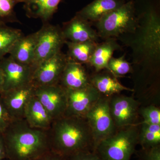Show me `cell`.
I'll list each match as a JSON object with an SVG mask.
<instances>
[{
  "instance_id": "cell-1",
  "label": "cell",
  "mask_w": 160,
  "mask_h": 160,
  "mask_svg": "<svg viewBox=\"0 0 160 160\" xmlns=\"http://www.w3.org/2000/svg\"><path fill=\"white\" fill-rule=\"evenodd\" d=\"M8 160H35L51 151L49 130L13 120L2 134Z\"/></svg>"
},
{
  "instance_id": "cell-2",
  "label": "cell",
  "mask_w": 160,
  "mask_h": 160,
  "mask_svg": "<svg viewBox=\"0 0 160 160\" xmlns=\"http://www.w3.org/2000/svg\"><path fill=\"white\" fill-rule=\"evenodd\" d=\"M49 132L52 151L64 156L94 150L92 133L85 117L64 116L53 120Z\"/></svg>"
},
{
  "instance_id": "cell-3",
  "label": "cell",
  "mask_w": 160,
  "mask_h": 160,
  "mask_svg": "<svg viewBox=\"0 0 160 160\" xmlns=\"http://www.w3.org/2000/svg\"><path fill=\"white\" fill-rule=\"evenodd\" d=\"M93 24L99 38L104 39L134 33L139 27V21L134 0L126 2Z\"/></svg>"
},
{
  "instance_id": "cell-4",
  "label": "cell",
  "mask_w": 160,
  "mask_h": 160,
  "mask_svg": "<svg viewBox=\"0 0 160 160\" xmlns=\"http://www.w3.org/2000/svg\"><path fill=\"white\" fill-rule=\"evenodd\" d=\"M140 124L118 128L101 142L94 152L103 160H130L138 144Z\"/></svg>"
},
{
  "instance_id": "cell-5",
  "label": "cell",
  "mask_w": 160,
  "mask_h": 160,
  "mask_svg": "<svg viewBox=\"0 0 160 160\" xmlns=\"http://www.w3.org/2000/svg\"><path fill=\"white\" fill-rule=\"evenodd\" d=\"M109 100V97L102 96L85 116L94 140L93 151L102 141L117 129L110 114Z\"/></svg>"
},
{
  "instance_id": "cell-6",
  "label": "cell",
  "mask_w": 160,
  "mask_h": 160,
  "mask_svg": "<svg viewBox=\"0 0 160 160\" xmlns=\"http://www.w3.org/2000/svg\"><path fill=\"white\" fill-rule=\"evenodd\" d=\"M38 42L32 67L33 70L43 61L62 51L66 40L59 25L44 23L38 30Z\"/></svg>"
},
{
  "instance_id": "cell-7",
  "label": "cell",
  "mask_w": 160,
  "mask_h": 160,
  "mask_svg": "<svg viewBox=\"0 0 160 160\" xmlns=\"http://www.w3.org/2000/svg\"><path fill=\"white\" fill-rule=\"evenodd\" d=\"M141 103L133 97L120 94L109 97L110 114L117 128L138 125Z\"/></svg>"
},
{
  "instance_id": "cell-8",
  "label": "cell",
  "mask_w": 160,
  "mask_h": 160,
  "mask_svg": "<svg viewBox=\"0 0 160 160\" xmlns=\"http://www.w3.org/2000/svg\"><path fill=\"white\" fill-rule=\"evenodd\" d=\"M68 61L62 51L43 61L33 70L32 83L35 87L58 84Z\"/></svg>"
},
{
  "instance_id": "cell-9",
  "label": "cell",
  "mask_w": 160,
  "mask_h": 160,
  "mask_svg": "<svg viewBox=\"0 0 160 160\" xmlns=\"http://www.w3.org/2000/svg\"><path fill=\"white\" fill-rule=\"evenodd\" d=\"M34 95L53 121L65 115L67 95L66 90L59 84L35 87Z\"/></svg>"
},
{
  "instance_id": "cell-10",
  "label": "cell",
  "mask_w": 160,
  "mask_h": 160,
  "mask_svg": "<svg viewBox=\"0 0 160 160\" xmlns=\"http://www.w3.org/2000/svg\"><path fill=\"white\" fill-rule=\"evenodd\" d=\"M66 90L67 108L64 115L66 116L85 117L89 109L102 96L91 84L81 89Z\"/></svg>"
},
{
  "instance_id": "cell-11",
  "label": "cell",
  "mask_w": 160,
  "mask_h": 160,
  "mask_svg": "<svg viewBox=\"0 0 160 160\" xmlns=\"http://www.w3.org/2000/svg\"><path fill=\"white\" fill-rule=\"evenodd\" d=\"M4 84L3 92L32 83L33 70L31 66L18 62L10 57L0 59Z\"/></svg>"
},
{
  "instance_id": "cell-12",
  "label": "cell",
  "mask_w": 160,
  "mask_h": 160,
  "mask_svg": "<svg viewBox=\"0 0 160 160\" xmlns=\"http://www.w3.org/2000/svg\"><path fill=\"white\" fill-rule=\"evenodd\" d=\"M32 83L9 91L3 92L2 98L12 120L24 118V111L30 99L34 95Z\"/></svg>"
},
{
  "instance_id": "cell-13",
  "label": "cell",
  "mask_w": 160,
  "mask_h": 160,
  "mask_svg": "<svg viewBox=\"0 0 160 160\" xmlns=\"http://www.w3.org/2000/svg\"><path fill=\"white\" fill-rule=\"evenodd\" d=\"M91 24L75 14L69 21L63 23L61 29L63 36L66 41L72 42H83L89 41L98 42L100 38Z\"/></svg>"
},
{
  "instance_id": "cell-14",
  "label": "cell",
  "mask_w": 160,
  "mask_h": 160,
  "mask_svg": "<svg viewBox=\"0 0 160 160\" xmlns=\"http://www.w3.org/2000/svg\"><path fill=\"white\" fill-rule=\"evenodd\" d=\"M58 84L66 90L81 89L91 84L90 75L84 65L68 58Z\"/></svg>"
},
{
  "instance_id": "cell-15",
  "label": "cell",
  "mask_w": 160,
  "mask_h": 160,
  "mask_svg": "<svg viewBox=\"0 0 160 160\" xmlns=\"http://www.w3.org/2000/svg\"><path fill=\"white\" fill-rule=\"evenodd\" d=\"M90 83L102 96L110 97L123 91L134 92V89L123 86L118 78L108 70L95 72L90 75Z\"/></svg>"
},
{
  "instance_id": "cell-16",
  "label": "cell",
  "mask_w": 160,
  "mask_h": 160,
  "mask_svg": "<svg viewBox=\"0 0 160 160\" xmlns=\"http://www.w3.org/2000/svg\"><path fill=\"white\" fill-rule=\"evenodd\" d=\"M62 0H20L29 18L39 19L44 23L49 22L58 11Z\"/></svg>"
},
{
  "instance_id": "cell-17",
  "label": "cell",
  "mask_w": 160,
  "mask_h": 160,
  "mask_svg": "<svg viewBox=\"0 0 160 160\" xmlns=\"http://www.w3.org/2000/svg\"><path fill=\"white\" fill-rule=\"evenodd\" d=\"M38 34V30L27 36L24 35L15 44L9 52V57L18 62L32 67Z\"/></svg>"
},
{
  "instance_id": "cell-18",
  "label": "cell",
  "mask_w": 160,
  "mask_h": 160,
  "mask_svg": "<svg viewBox=\"0 0 160 160\" xmlns=\"http://www.w3.org/2000/svg\"><path fill=\"white\" fill-rule=\"evenodd\" d=\"M24 119L32 127L49 130L53 120L38 98L33 96L26 105Z\"/></svg>"
},
{
  "instance_id": "cell-19",
  "label": "cell",
  "mask_w": 160,
  "mask_h": 160,
  "mask_svg": "<svg viewBox=\"0 0 160 160\" xmlns=\"http://www.w3.org/2000/svg\"><path fill=\"white\" fill-rule=\"evenodd\" d=\"M126 2L125 0H93L77 12L76 15L93 24L105 15L119 8Z\"/></svg>"
},
{
  "instance_id": "cell-20",
  "label": "cell",
  "mask_w": 160,
  "mask_h": 160,
  "mask_svg": "<svg viewBox=\"0 0 160 160\" xmlns=\"http://www.w3.org/2000/svg\"><path fill=\"white\" fill-rule=\"evenodd\" d=\"M121 46L115 38H109L101 43H98L88 65L94 69L95 72L106 69L114 52L120 50Z\"/></svg>"
},
{
  "instance_id": "cell-21",
  "label": "cell",
  "mask_w": 160,
  "mask_h": 160,
  "mask_svg": "<svg viewBox=\"0 0 160 160\" xmlns=\"http://www.w3.org/2000/svg\"><path fill=\"white\" fill-rule=\"evenodd\" d=\"M98 43L90 41L78 43L66 41L65 44L68 48L66 55L73 62L88 65Z\"/></svg>"
},
{
  "instance_id": "cell-22",
  "label": "cell",
  "mask_w": 160,
  "mask_h": 160,
  "mask_svg": "<svg viewBox=\"0 0 160 160\" xmlns=\"http://www.w3.org/2000/svg\"><path fill=\"white\" fill-rule=\"evenodd\" d=\"M138 144L142 149L160 146V125L140 123Z\"/></svg>"
},
{
  "instance_id": "cell-23",
  "label": "cell",
  "mask_w": 160,
  "mask_h": 160,
  "mask_svg": "<svg viewBox=\"0 0 160 160\" xmlns=\"http://www.w3.org/2000/svg\"><path fill=\"white\" fill-rule=\"evenodd\" d=\"M23 35L19 29L0 25V59L9 53L18 40Z\"/></svg>"
},
{
  "instance_id": "cell-24",
  "label": "cell",
  "mask_w": 160,
  "mask_h": 160,
  "mask_svg": "<svg viewBox=\"0 0 160 160\" xmlns=\"http://www.w3.org/2000/svg\"><path fill=\"white\" fill-rule=\"evenodd\" d=\"M20 0H0V25L19 23L15 7Z\"/></svg>"
},
{
  "instance_id": "cell-25",
  "label": "cell",
  "mask_w": 160,
  "mask_h": 160,
  "mask_svg": "<svg viewBox=\"0 0 160 160\" xmlns=\"http://www.w3.org/2000/svg\"><path fill=\"white\" fill-rule=\"evenodd\" d=\"M108 70L117 78L123 77L133 71L131 64L126 61L125 55L118 58L112 57L108 62Z\"/></svg>"
},
{
  "instance_id": "cell-26",
  "label": "cell",
  "mask_w": 160,
  "mask_h": 160,
  "mask_svg": "<svg viewBox=\"0 0 160 160\" xmlns=\"http://www.w3.org/2000/svg\"><path fill=\"white\" fill-rule=\"evenodd\" d=\"M139 114L143 118L142 122L149 125H160V109L154 104L140 107Z\"/></svg>"
},
{
  "instance_id": "cell-27",
  "label": "cell",
  "mask_w": 160,
  "mask_h": 160,
  "mask_svg": "<svg viewBox=\"0 0 160 160\" xmlns=\"http://www.w3.org/2000/svg\"><path fill=\"white\" fill-rule=\"evenodd\" d=\"M134 153L139 160H160V146L148 149L141 148Z\"/></svg>"
},
{
  "instance_id": "cell-28",
  "label": "cell",
  "mask_w": 160,
  "mask_h": 160,
  "mask_svg": "<svg viewBox=\"0 0 160 160\" xmlns=\"http://www.w3.org/2000/svg\"><path fill=\"white\" fill-rule=\"evenodd\" d=\"M12 121L0 93V134H2Z\"/></svg>"
},
{
  "instance_id": "cell-29",
  "label": "cell",
  "mask_w": 160,
  "mask_h": 160,
  "mask_svg": "<svg viewBox=\"0 0 160 160\" xmlns=\"http://www.w3.org/2000/svg\"><path fill=\"white\" fill-rule=\"evenodd\" d=\"M69 160H103L94 152H85L69 158Z\"/></svg>"
},
{
  "instance_id": "cell-30",
  "label": "cell",
  "mask_w": 160,
  "mask_h": 160,
  "mask_svg": "<svg viewBox=\"0 0 160 160\" xmlns=\"http://www.w3.org/2000/svg\"><path fill=\"white\" fill-rule=\"evenodd\" d=\"M35 160H69V158L64 156L52 151L49 152Z\"/></svg>"
},
{
  "instance_id": "cell-31",
  "label": "cell",
  "mask_w": 160,
  "mask_h": 160,
  "mask_svg": "<svg viewBox=\"0 0 160 160\" xmlns=\"http://www.w3.org/2000/svg\"><path fill=\"white\" fill-rule=\"evenodd\" d=\"M6 158V148L2 134H0V160Z\"/></svg>"
},
{
  "instance_id": "cell-32",
  "label": "cell",
  "mask_w": 160,
  "mask_h": 160,
  "mask_svg": "<svg viewBox=\"0 0 160 160\" xmlns=\"http://www.w3.org/2000/svg\"><path fill=\"white\" fill-rule=\"evenodd\" d=\"M3 84H4V78L2 71L0 66V93L3 92Z\"/></svg>"
}]
</instances>
